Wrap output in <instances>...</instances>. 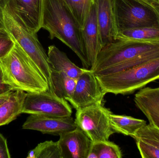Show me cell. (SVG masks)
Returning a JSON list of instances; mask_svg holds the SVG:
<instances>
[{
    "mask_svg": "<svg viewBox=\"0 0 159 158\" xmlns=\"http://www.w3.org/2000/svg\"><path fill=\"white\" fill-rule=\"evenodd\" d=\"M95 76L106 94L133 93L159 79V58L123 71Z\"/></svg>",
    "mask_w": 159,
    "mask_h": 158,
    "instance_id": "cell-5",
    "label": "cell"
},
{
    "mask_svg": "<svg viewBox=\"0 0 159 158\" xmlns=\"http://www.w3.org/2000/svg\"><path fill=\"white\" fill-rule=\"evenodd\" d=\"M73 111L68 101L50 89L39 93H27L22 114L56 117H71Z\"/></svg>",
    "mask_w": 159,
    "mask_h": 158,
    "instance_id": "cell-8",
    "label": "cell"
},
{
    "mask_svg": "<svg viewBox=\"0 0 159 158\" xmlns=\"http://www.w3.org/2000/svg\"><path fill=\"white\" fill-rule=\"evenodd\" d=\"M61 158H87L92 142L77 127L61 134L58 141Z\"/></svg>",
    "mask_w": 159,
    "mask_h": 158,
    "instance_id": "cell-12",
    "label": "cell"
},
{
    "mask_svg": "<svg viewBox=\"0 0 159 158\" xmlns=\"http://www.w3.org/2000/svg\"><path fill=\"white\" fill-rule=\"evenodd\" d=\"M29 28L34 33L42 29L43 0H10Z\"/></svg>",
    "mask_w": 159,
    "mask_h": 158,
    "instance_id": "cell-14",
    "label": "cell"
},
{
    "mask_svg": "<svg viewBox=\"0 0 159 158\" xmlns=\"http://www.w3.org/2000/svg\"><path fill=\"white\" fill-rule=\"evenodd\" d=\"M13 91H10L0 95V105L8 98L9 96H10V94L13 92Z\"/></svg>",
    "mask_w": 159,
    "mask_h": 158,
    "instance_id": "cell-29",
    "label": "cell"
},
{
    "mask_svg": "<svg viewBox=\"0 0 159 158\" xmlns=\"http://www.w3.org/2000/svg\"><path fill=\"white\" fill-rule=\"evenodd\" d=\"M106 94L94 73L90 69H87L77 79L69 102L78 110L93 105H102Z\"/></svg>",
    "mask_w": 159,
    "mask_h": 158,
    "instance_id": "cell-9",
    "label": "cell"
},
{
    "mask_svg": "<svg viewBox=\"0 0 159 158\" xmlns=\"http://www.w3.org/2000/svg\"><path fill=\"white\" fill-rule=\"evenodd\" d=\"M118 33L128 29L159 28V6L142 0H113Z\"/></svg>",
    "mask_w": 159,
    "mask_h": 158,
    "instance_id": "cell-6",
    "label": "cell"
},
{
    "mask_svg": "<svg viewBox=\"0 0 159 158\" xmlns=\"http://www.w3.org/2000/svg\"><path fill=\"white\" fill-rule=\"evenodd\" d=\"M112 112L102 105H95L76 110L75 123L93 143L108 141L116 132L111 126Z\"/></svg>",
    "mask_w": 159,
    "mask_h": 158,
    "instance_id": "cell-7",
    "label": "cell"
},
{
    "mask_svg": "<svg viewBox=\"0 0 159 158\" xmlns=\"http://www.w3.org/2000/svg\"><path fill=\"white\" fill-rule=\"evenodd\" d=\"M27 158H61L58 142L45 141L29 151Z\"/></svg>",
    "mask_w": 159,
    "mask_h": 158,
    "instance_id": "cell-23",
    "label": "cell"
},
{
    "mask_svg": "<svg viewBox=\"0 0 159 158\" xmlns=\"http://www.w3.org/2000/svg\"><path fill=\"white\" fill-rule=\"evenodd\" d=\"M0 69L3 82L12 91L39 93L49 89L35 63L16 43L9 53L0 58Z\"/></svg>",
    "mask_w": 159,
    "mask_h": 158,
    "instance_id": "cell-4",
    "label": "cell"
},
{
    "mask_svg": "<svg viewBox=\"0 0 159 158\" xmlns=\"http://www.w3.org/2000/svg\"><path fill=\"white\" fill-rule=\"evenodd\" d=\"M97 19L103 47L116 41L118 34L113 0H96Z\"/></svg>",
    "mask_w": 159,
    "mask_h": 158,
    "instance_id": "cell-13",
    "label": "cell"
},
{
    "mask_svg": "<svg viewBox=\"0 0 159 158\" xmlns=\"http://www.w3.org/2000/svg\"><path fill=\"white\" fill-rule=\"evenodd\" d=\"M134 101L149 124L159 129V87L142 88L135 95Z\"/></svg>",
    "mask_w": 159,
    "mask_h": 158,
    "instance_id": "cell-15",
    "label": "cell"
},
{
    "mask_svg": "<svg viewBox=\"0 0 159 158\" xmlns=\"http://www.w3.org/2000/svg\"><path fill=\"white\" fill-rule=\"evenodd\" d=\"M42 28L48 32L50 39L57 38L70 48L84 68H91L81 29L63 0H43Z\"/></svg>",
    "mask_w": 159,
    "mask_h": 158,
    "instance_id": "cell-2",
    "label": "cell"
},
{
    "mask_svg": "<svg viewBox=\"0 0 159 158\" xmlns=\"http://www.w3.org/2000/svg\"><path fill=\"white\" fill-rule=\"evenodd\" d=\"M133 138L152 145L159 148V129L151 124L141 128Z\"/></svg>",
    "mask_w": 159,
    "mask_h": 158,
    "instance_id": "cell-24",
    "label": "cell"
},
{
    "mask_svg": "<svg viewBox=\"0 0 159 158\" xmlns=\"http://www.w3.org/2000/svg\"><path fill=\"white\" fill-rule=\"evenodd\" d=\"M15 44V42L9 36L0 37V58L7 54Z\"/></svg>",
    "mask_w": 159,
    "mask_h": 158,
    "instance_id": "cell-26",
    "label": "cell"
},
{
    "mask_svg": "<svg viewBox=\"0 0 159 158\" xmlns=\"http://www.w3.org/2000/svg\"><path fill=\"white\" fill-rule=\"evenodd\" d=\"M81 32L85 52L91 68L95 64L98 54L103 48L97 22L96 0L92 6Z\"/></svg>",
    "mask_w": 159,
    "mask_h": 158,
    "instance_id": "cell-11",
    "label": "cell"
},
{
    "mask_svg": "<svg viewBox=\"0 0 159 158\" xmlns=\"http://www.w3.org/2000/svg\"><path fill=\"white\" fill-rule=\"evenodd\" d=\"M77 127L71 116L56 117L34 114L30 115L22 126L24 130H34L55 135H60Z\"/></svg>",
    "mask_w": 159,
    "mask_h": 158,
    "instance_id": "cell-10",
    "label": "cell"
},
{
    "mask_svg": "<svg viewBox=\"0 0 159 158\" xmlns=\"http://www.w3.org/2000/svg\"><path fill=\"white\" fill-rule=\"evenodd\" d=\"M142 1H145V2H148L154 4L156 5V4L153 2V0H142Z\"/></svg>",
    "mask_w": 159,
    "mask_h": 158,
    "instance_id": "cell-31",
    "label": "cell"
},
{
    "mask_svg": "<svg viewBox=\"0 0 159 158\" xmlns=\"http://www.w3.org/2000/svg\"><path fill=\"white\" fill-rule=\"evenodd\" d=\"M27 93L22 91H14L0 105V126L7 125L22 114Z\"/></svg>",
    "mask_w": 159,
    "mask_h": 158,
    "instance_id": "cell-17",
    "label": "cell"
},
{
    "mask_svg": "<svg viewBox=\"0 0 159 158\" xmlns=\"http://www.w3.org/2000/svg\"><path fill=\"white\" fill-rule=\"evenodd\" d=\"M0 27L31 58L49 85L51 66L48 54L37 34L27 27L10 0H0Z\"/></svg>",
    "mask_w": 159,
    "mask_h": 158,
    "instance_id": "cell-3",
    "label": "cell"
},
{
    "mask_svg": "<svg viewBox=\"0 0 159 158\" xmlns=\"http://www.w3.org/2000/svg\"><path fill=\"white\" fill-rule=\"evenodd\" d=\"M122 157L119 147L108 140L92 142L87 158H121Z\"/></svg>",
    "mask_w": 159,
    "mask_h": 158,
    "instance_id": "cell-21",
    "label": "cell"
},
{
    "mask_svg": "<svg viewBox=\"0 0 159 158\" xmlns=\"http://www.w3.org/2000/svg\"><path fill=\"white\" fill-rule=\"evenodd\" d=\"M159 58V41H116L104 46L90 69L94 75L126 70Z\"/></svg>",
    "mask_w": 159,
    "mask_h": 158,
    "instance_id": "cell-1",
    "label": "cell"
},
{
    "mask_svg": "<svg viewBox=\"0 0 159 158\" xmlns=\"http://www.w3.org/2000/svg\"><path fill=\"white\" fill-rule=\"evenodd\" d=\"M136 142L142 158H159V148L158 147L141 140H136Z\"/></svg>",
    "mask_w": 159,
    "mask_h": 158,
    "instance_id": "cell-25",
    "label": "cell"
},
{
    "mask_svg": "<svg viewBox=\"0 0 159 158\" xmlns=\"http://www.w3.org/2000/svg\"><path fill=\"white\" fill-rule=\"evenodd\" d=\"M10 153L7 146V141L0 133V158H10Z\"/></svg>",
    "mask_w": 159,
    "mask_h": 158,
    "instance_id": "cell-27",
    "label": "cell"
},
{
    "mask_svg": "<svg viewBox=\"0 0 159 158\" xmlns=\"http://www.w3.org/2000/svg\"><path fill=\"white\" fill-rule=\"evenodd\" d=\"M6 36H9L4 29L0 27V37H6Z\"/></svg>",
    "mask_w": 159,
    "mask_h": 158,
    "instance_id": "cell-30",
    "label": "cell"
},
{
    "mask_svg": "<svg viewBox=\"0 0 159 158\" xmlns=\"http://www.w3.org/2000/svg\"><path fill=\"white\" fill-rule=\"evenodd\" d=\"M12 91L10 87L3 82L2 71L0 69V95L5 93L9 91Z\"/></svg>",
    "mask_w": 159,
    "mask_h": 158,
    "instance_id": "cell-28",
    "label": "cell"
},
{
    "mask_svg": "<svg viewBox=\"0 0 159 158\" xmlns=\"http://www.w3.org/2000/svg\"><path fill=\"white\" fill-rule=\"evenodd\" d=\"M159 41V28L142 27L120 32L116 41Z\"/></svg>",
    "mask_w": 159,
    "mask_h": 158,
    "instance_id": "cell-20",
    "label": "cell"
},
{
    "mask_svg": "<svg viewBox=\"0 0 159 158\" xmlns=\"http://www.w3.org/2000/svg\"><path fill=\"white\" fill-rule=\"evenodd\" d=\"M110 121L111 126L116 133L132 137L147 124L146 122L143 120L112 113L110 114Z\"/></svg>",
    "mask_w": 159,
    "mask_h": 158,
    "instance_id": "cell-19",
    "label": "cell"
},
{
    "mask_svg": "<svg viewBox=\"0 0 159 158\" xmlns=\"http://www.w3.org/2000/svg\"><path fill=\"white\" fill-rule=\"evenodd\" d=\"M153 1L157 5L159 6V0H153Z\"/></svg>",
    "mask_w": 159,
    "mask_h": 158,
    "instance_id": "cell-32",
    "label": "cell"
},
{
    "mask_svg": "<svg viewBox=\"0 0 159 158\" xmlns=\"http://www.w3.org/2000/svg\"><path fill=\"white\" fill-rule=\"evenodd\" d=\"M77 23L82 28L95 0H63Z\"/></svg>",
    "mask_w": 159,
    "mask_h": 158,
    "instance_id": "cell-22",
    "label": "cell"
},
{
    "mask_svg": "<svg viewBox=\"0 0 159 158\" xmlns=\"http://www.w3.org/2000/svg\"><path fill=\"white\" fill-rule=\"evenodd\" d=\"M48 61L51 67L56 70L64 72L69 77L77 80L87 70L80 68L73 63L64 52L55 45L48 46Z\"/></svg>",
    "mask_w": 159,
    "mask_h": 158,
    "instance_id": "cell-16",
    "label": "cell"
},
{
    "mask_svg": "<svg viewBox=\"0 0 159 158\" xmlns=\"http://www.w3.org/2000/svg\"><path fill=\"white\" fill-rule=\"evenodd\" d=\"M77 80L51 67L49 89L55 95L69 102L75 89Z\"/></svg>",
    "mask_w": 159,
    "mask_h": 158,
    "instance_id": "cell-18",
    "label": "cell"
}]
</instances>
